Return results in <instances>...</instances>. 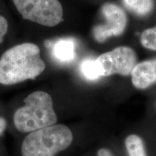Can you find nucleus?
<instances>
[{
    "label": "nucleus",
    "mask_w": 156,
    "mask_h": 156,
    "mask_svg": "<svg viewBox=\"0 0 156 156\" xmlns=\"http://www.w3.org/2000/svg\"><path fill=\"white\" fill-rule=\"evenodd\" d=\"M46 68L40 56L38 46L25 43L6 51L0 58V83L17 84L26 80H34Z\"/></svg>",
    "instance_id": "obj_1"
},
{
    "label": "nucleus",
    "mask_w": 156,
    "mask_h": 156,
    "mask_svg": "<svg viewBox=\"0 0 156 156\" xmlns=\"http://www.w3.org/2000/svg\"><path fill=\"white\" fill-rule=\"evenodd\" d=\"M25 106L14 114V124L18 131L27 133L54 125L57 116L53 108V101L47 93L36 91L24 99Z\"/></svg>",
    "instance_id": "obj_2"
},
{
    "label": "nucleus",
    "mask_w": 156,
    "mask_h": 156,
    "mask_svg": "<svg viewBox=\"0 0 156 156\" xmlns=\"http://www.w3.org/2000/svg\"><path fill=\"white\" fill-rule=\"evenodd\" d=\"M73 133L63 124L51 125L32 132L23 140V156H55L71 145Z\"/></svg>",
    "instance_id": "obj_3"
},
{
    "label": "nucleus",
    "mask_w": 156,
    "mask_h": 156,
    "mask_svg": "<svg viewBox=\"0 0 156 156\" xmlns=\"http://www.w3.org/2000/svg\"><path fill=\"white\" fill-rule=\"evenodd\" d=\"M23 18L44 26L54 27L63 20V7L58 0H12Z\"/></svg>",
    "instance_id": "obj_4"
},
{
    "label": "nucleus",
    "mask_w": 156,
    "mask_h": 156,
    "mask_svg": "<svg viewBox=\"0 0 156 156\" xmlns=\"http://www.w3.org/2000/svg\"><path fill=\"white\" fill-rule=\"evenodd\" d=\"M101 77L114 74L128 76L136 64V53L132 48L119 46L101 54L95 59Z\"/></svg>",
    "instance_id": "obj_5"
},
{
    "label": "nucleus",
    "mask_w": 156,
    "mask_h": 156,
    "mask_svg": "<svg viewBox=\"0 0 156 156\" xmlns=\"http://www.w3.org/2000/svg\"><path fill=\"white\" fill-rule=\"evenodd\" d=\"M106 22L93 28V36L97 41L103 43L112 36L122 35L127 25V16L122 8L112 3H106L101 7Z\"/></svg>",
    "instance_id": "obj_6"
},
{
    "label": "nucleus",
    "mask_w": 156,
    "mask_h": 156,
    "mask_svg": "<svg viewBox=\"0 0 156 156\" xmlns=\"http://www.w3.org/2000/svg\"><path fill=\"white\" fill-rule=\"evenodd\" d=\"M132 81L138 89H145L156 82V60H148L136 64L132 69Z\"/></svg>",
    "instance_id": "obj_7"
},
{
    "label": "nucleus",
    "mask_w": 156,
    "mask_h": 156,
    "mask_svg": "<svg viewBox=\"0 0 156 156\" xmlns=\"http://www.w3.org/2000/svg\"><path fill=\"white\" fill-rule=\"evenodd\" d=\"M53 52L54 56L59 61L70 62L75 57V45L73 41L62 39L54 44Z\"/></svg>",
    "instance_id": "obj_8"
},
{
    "label": "nucleus",
    "mask_w": 156,
    "mask_h": 156,
    "mask_svg": "<svg viewBox=\"0 0 156 156\" xmlns=\"http://www.w3.org/2000/svg\"><path fill=\"white\" fill-rule=\"evenodd\" d=\"M126 7L138 15H146L154 7V0H123Z\"/></svg>",
    "instance_id": "obj_9"
},
{
    "label": "nucleus",
    "mask_w": 156,
    "mask_h": 156,
    "mask_svg": "<svg viewBox=\"0 0 156 156\" xmlns=\"http://www.w3.org/2000/svg\"><path fill=\"white\" fill-rule=\"evenodd\" d=\"M125 145L129 156H147L143 142L136 134H132L126 138Z\"/></svg>",
    "instance_id": "obj_10"
},
{
    "label": "nucleus",
    "mask_w": 156,
    "mask_h": 156,
    "mask_svg": "<svg viewBox=\"0 0 156 156\" xmlns=\"http://www.w3.org/2000/svg\"><path fill=\"white\" fill-rule=\"evenodd\" d=\"M140 41L145 48L156 51V25L153 28L146 29L142 32Z\"/></svg>",
    "instance_id": "obj_11"
},
{
    "label": "nucleus",
    "mask_w": 156,
    "mask_h": 156,
    "mask_svg": "<svg viewBox=\"0 0 156 156\" xmlns=\"http://www.w3.org/2000/svg\"><path fill=\"white\" fill-rule=\"evenodd\" d=\"M83 75L88 80H95L101 77L95 60H85L81 64Z\"/></svg>",
    "instance_id": "obj_12"
},
{
    "label": "nucleus",
    "mask_w": 156,
    "mask_h": 156,
    "mask_svg": "<svg viewBox=\"0 0 156 156\" xmlns=\"http://www.w3.org/2000/svg\"><path fill=\"white\" fill-rule=\"evenodd\" d=\"M8 30V23L5 17L0 15V44L3 42L4 38Z\"/></svg>",
    "instance_id": "obj_13"
},
{
    "label": "nucleus",
    "mask_w": 156,
    "mask_h": 156,
    "mask_svg": "<svg viewBox=\"0 0 156 156\" xmlns=\"http://www.w3.org/2000/svg\"><path fill=\"white\" fill-rule=\"evenodd\" d=\"M7 126V122L5 119L0 117V135H2V134L3 133L5 129Z\"/></svg>",
    "instance_id": "obj_14"
},
{
    "label": "nucleus",
    "mask_w": 156,
    "mask_h": 156,
    "mask_svg": "<svg viewBox=\"0 0 156 156\" xmlns=\"http://www.w3.org/2000/svg\"><path fill=\"white\" fill-rule=\"evenodd\" d=\"M98 156H113L108 150L101 149L98 153Z\"/></svg>",
    "instance_id": "obj_15"
}]
</instances>
